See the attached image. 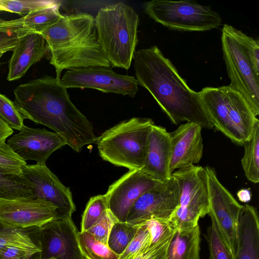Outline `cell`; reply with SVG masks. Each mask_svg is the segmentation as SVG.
<instances>
[{
    "label": "cell",
    "mask_w": 259,
    "mask_h": 259,
    "mask_svg": "<svg viewBox=\"0 0 259 259\" xmlns=\"http://www.w3.org/2000/svg\"><path fill=\"white\" fill-rule=\"evenodd\" d=\"M20 132L10 138L7 144L23 160H34L44 165L56 150L67 145L65 140L56 132L24 125Z\"/></svg>",
    "instance_id": "obj_16"
},
{
    "label": "cell",
    "mask_w": 259,
    "mask_h": 259,
    "mask_svg": "<svg viewBox=\"0 0 259 259\" xmlns=\"http://www.w3.org/2000/svg\"><path fill=\"white\" fill-rule=\"evenodd\" d=\"M176 231L156 244L129 259H165L168 245Z\"/></svg>",
    "instance_id": "obj_40"
},
{
    "label": "cell",
    "mask_w": 259,
    "mask_h": 259,
    "mask_svg": "<svg viewBox=\"0 0 259 259\" xmlns=\"http://www.w3.org/2000/svg\"><path fill=\"white\" fill-rule=\"evenodd\" d=\"M117 220L108 209L106 210L97 223L87 230L97 240L107 244L108 236L112 226Z\"/></svg>",
    "instance_id": "obj_37"
},
{
    "label": "cell",
    "mask_w": 259,
    "mask_h": 259,
    "mask_svg": "<svg viewBox=\"0 0 259 259\" xmlns=\"http://www.w3.org/2000/svg\"><path fill=\"white\" fill-rule=\"evenodd\" d=\"M56 2L45 0H0V12L6 11L25 16L33 11L51 6Z\"/></svg>",
    "instance_id": "obj_32"
},
{
    "label": "cell",
    "mask_w": 259,
    "mask_h": 259,
    "mask_svg": "<svg viewBox=\"0 0 259 259\" xmlns=\"http://www.w3.org/2000/svg\"><path fill=\"white\" fill-rule=\"evenodd\" d=\"M13 133V130L0 118V142L6 141Z\"/></svg>",
    "instance_id": "obj_42"
},
{
    "label": "cell",
    "mask_w": 259,
    "mask_h": 259,
    "mask_svg": "<svg viewBox=\"0 0 259 259\" xmlns=\"http://www.w3.org/2000/svg\"><path fill=\"white\" fill-rule=\"evenodd\" d=\"M170 157L169 133L165 128L154 124L148 137L144 165L140 170L154 181L167 180L172 176L169 170Z\"/></svg>",
    "instance_id": "obj_20"
},
{
    "label": "cell",
    "mask_w": 259,
    "mask_h": 259,
    "mask_svg": "<svg viewBox=\"0 0 259 259\" xmlns=\"http://www.w3.org/2000/svg\"><path fill=\"white\" fill-rule=\"evenodd\" d=\"M236 34L244 49L255 74L259 77L258 40L255 39L237 29H236Z\"/></svg>",
    "instance_id": "obj_36"
},
{
    "label": "cell",
    "mask_w": 259,
    "mask_h": 259,
    "mask_svg": "<svg viewBox=\"0 0 259 259\" xmlns=\"http://www.w3.org/2000/svg\"><path fill=\"white\" fill-rule=\"evenodd\" d=\"M200 259V258H199Z\"/></svg>",
    "instance_id": "obj_46"
},
{
    "label": "cell",
    "mask_w": 259,
    "mask_h": 259,
    "mask_svg": "<svg viewBox=\"0 0 259 259\" xmlns=\"http://www.w3.org/2000/svg\"><path fill=\"white\" fill-rule=\"evenodd\" d=\"M0 259H39V252L16 246L0 248Z\"/></svg>",
    "instance_id": "obj_41"
},
{
    "label": "cell",
    "mask_w": 259,
    "mask_h": 259,
    "mask_svg": "<svg viewBox=\"0 0 259 259\" xmlns=\"http://www.w3.org/2000/svg\"><path fill=\"white\" fill-rule=\"evenodd\" d=\"M25 161L17 155L6 143L0 142V167L11 172L23 175L22 170L26 165Z\"/></svg>",
    "instance_id": "obj_35"
},
{
    "label": "cell",
    "mask_w": 259,
    "mask_h": 259,
    "mask_svg": "<svg viewBox=\"0 0 259 259\" xmlns=\"http://www.w3.org/2000/svg\"><path fill=\"white\" fill-rule=\"evenodd\" d=\"M145 10L155 21L174 30L204 31L222 23L220 15L210 7L190 1L154 0L145 4Z\"/></svg>",
    "instance_id": "obj_7"
},
{
    "label": "cell",
    "mask_w": 259,
    "mask_h": 259,
    "mask_svg": "<svg viewBox=\"0 0 259 259\" xmlns=\"http://www.w3.org/2000/svg\"><path fill=\"white\" fill-rule=\"evenodd\" d=\"M234 259H259V218L256 208L242 205Z\"/></svg>",
    "instance_id": "obj_22"
},
{
    "label": "cell",
    "mask_w": 259,
    "mask_h": 259,
    "mask_svg": "<svg viewBox=\"0 0 259 259\" xmlns=\"http://www.w3.org/2000/svg\"><path fill=\"white\" fill-rule=\"evenodd\" d=\"M49 259H55V258H54V257H51V258H49Z\"/></svg>",
    "instance_id": "obj_45"
},
{
    "label": "cell",
    "mask_w": 259,
    "mask_h": 259,
    "mask_svg": "<svg viewBox=\"0 0 259 259\" xmlns=\"http://www.w3.org/2000/svg\"><path fill=\"white\" fill-rule=\"evenodd\" d=\"M149 229L151 236V246L158 243L176 230L168 220H151L144 224Z\"/></svg>",
    "instance_id": "obj_39"
},
{
    "label": "cell",
    "mask_w": 259,
    "mask_h": 259,
    "mask_svg": "<svg viewBox=\"0 0 259 259\" xmlns=\"http://www.w3.org/2000/svg\"><path fill=\"white\" fill-rule=\"evenodd\" d=\"M50 62L60 78L64 69L92 66L111 67L98 42L97 35L74 47L50 51Z\"/></svg>",
    "instance_id": "obj_19"
},
{
    "label": "cell",
    "mask_w": 259,
    "mask_h": 259,
    "mask_svg": "<svg viewBox=\"0 0 259 259\" xmlns=\"http://www.w3.org/2000/svg\"><path fill=\"white\" fill-rule=\"evenodd\" d=\"M199 94L213 127L238 144L249 138L259 120L239 92L228 85L206 87Z\"/></svg>",
    "instance_id": "obj_4"
},
{
    "label": "cell",
    "mask_w": 259,
    "mask_h": 259,
    "mask_svg": "<svg viewBox=\"0 0 259 259\" xmlns=\"http://www.w3.org/2000/svg\"><path fill=\"white\" fill-rule=\"evenodd\" d=\"M23 177L32 186L34 198L53 203L59 215H71L76 210L72 193L46 164H26L22 170Z\"/></svg>",
    "instance_id": "obj_15"
},
{
    "label": "cell",
    "mask_w": 259,
    "mask_h": 259,
    "mask_svg": "<svg viewBox=\"0 0 259 259\" xmlns=\"http://www.w3.org/2000/svg\"><path fill=\"white\" fill-rule=\"evenodd\" d=\"M71 215H58L40 227L39 259H86Z\"/></svg>",
    "instance_id": "obj_12"
},
{
    "label": "cell",
    "mask_w": 259,
    "mask_h": 259,
    "mask_svg": "<svg viewBox=\"0 0 259 259\" xmlns=\"http://www.w3.org/2000/svg\"><path fill=\"white\" fill-rule=\"evenodd\" d=\"M200 230L199 225L177 230L168 245L165 259H199Z\"/></svg>",
    "instance_id": "obj_24"
},
{
    "label": "cell",
    "mask_w": 259,
    "mask_h": 259,
    "mask_svg": "<svg viewBox=\"0 0 259 259\" xmlns=\"http://www.w3.org/2000/svg\"><path fill=\"white\" fill-rule=\"evenodd\" d=\"M60 3L33 11L22 17L4 20V27L40 33L57 23L62 17L59 12Z\"/></svg>",
    "instance_id": "obj_23"
},
{
    "label": "cell",
    "mask_w": 259,
    "mask_h": 259,
    "mask_svg": "<svg viewBox=\"0 0 259 259\" xmlns=\"http://www.w3.org/2000/svg\"><path fill=\"white\" fill-rule=\"evenodd\" d=\"M48 51L46 42L40 33L29 32L21 36L9 61L7 79L13 81L23 77Z\"/></svg>",
    "instance_id": "obj_21"
},
{
    "label": "cell",
    "mask_w": 259,
    "mask_h": 259,
    "mask_svg": "<svg viewBox=\"0 0 259 259\" xmlns=\"http://www.w3.org/2000/svg\"><path fill=\"white\" fill-rule=\"evenodd\" d=\"M244 155L241 164L247 179L253 183L259 182V122L247 140L243 142Z\"/></svg>",
    "instance_id": "obj_27"
},
{
    "label": "cell",
    "mask_w": 259,
    "mask_h": 259,
    "mask_svg": "<svg viewBox=\"0 0 259 259\" xmlns=\"http://www.w3.org/2000/svg\"><path fill=\"white\" fill-rule=\"evenodd\" d=\"M209 202L208 214L234 253L237 245L239 217L242 205L221 183L212 167H205Z\"/></svg>",
    "instance_id": "obj_9"
},
{
    "label": "cell",
    "mask_w": 259,
    "mask_h": 259,
    "mask_svg": "<svg viewBox=\"0 0 259 259\" xmlns=\"http://www.w3.org/2000/svg\"><path fill=\"white\" fill-rule=\"evenodd\" d=\"M95 23L98 42L111 66L128 70L138 41L137 13L119 2L101 8Z\"/></svg>",
    "instance_id": "obj_3"
},
{
    "label": "cell",
    "mask_w": 259,
    "mask_h": 259,
    "mask_svg": "<svg viewBox=\"0 0 259 259\" xmlns=\"http://www.w3.org/2000/svg\"><path fill=\"white\" fill-rule=\"evenodd\" d=\"M4 54V53H0V59L2 57V56H3V55Z\"/></svg>",
    "instance_id": "obj_44"
},
{
    "label": "cell",
    "mask_w": 259,
    "mask_h": 259,
    "mask_svg": "<svg viewBox=\"0 0 259 259\" xmlns=\"http://www.w3.org/2000/svg\"><path fill=\"white\" fill-rule=\"evenodd\" d=\"M202 127L195 123L181 124L169 133L171 142L169 170L172 174L176 169L198 163L203 155Z\"/></svg>",
    "instance_id": "obj_18"
},
{
    "label": "cell",
    "mask_w": 259,
    "mask_h": 259,
    "mask_svg": "<svg viewBox=\"0 0 259 259\" xmlns=\"http://www.w3.org/2000/svg\"><path fill=\"white\" fill-rule=\"evenodd\" d=\"M4 20L0 18V53L4 54L8 51H13L19 38L31 32L4 27L2 24Z\"/></svg>",
    "instance_id": "obj_38"
},
{
    "label": "cell",
    "mask_w": 259,
    "mask_h": 259,
    "mask_svg": "<svg viewBox=\"0 0 259 259\" xmlns=\"http://www.w3.org/2000/svg\"><path fill=\"white\" fill-rule=\"evenodd\" d=\"M58 215L56 206L40 198L0 200V220L14 226L40 227Z\"/></svg>",
    "instance_id": "obj_17"
},
{
    "label": "cell",
    "mask_w": 259,
    "mask_h": 259,
    "mask_svg": "<svg viewBox=\"0 0 259 259\" xmlns=\"http://www.w3.org/2000/svg\"><path fill=\"white\" fill-rule=\"evenodd\" d=\"M133 60L139 85L149 92L172 123L186 121L213 127L199 92L188 86L157 46L136 51Z\"/></svg>",
    "instance_id": "obj_2"
},
{
    "label": "cell",
    "mask_w": 259,
    "mask_h": 259,
    "mask_svg": "<svg viewBox=\"0 0 259 259\" xmlns=\"http://www.w3.org/2000/svg\"><path fill=\"white\" fill-rule=\"evenodd\" d=\"M60 80L67 89L90 88L131 97L135 96L139 89L135 77L118 74L110 67L104 66L69 69Z\"/></svg>",
    "instance_id": "obj_11"
},
{
    "label": "cell",
    "mask_w": 259,
    "mask_h": 259,
    "mask_svg": "<svg viewBox=\"0 0 259 259\" xmlns=\"http://www.w3.org/2000/svg\"><path fill=\"white\" fill-rule=\"evenodd\" d=\"M179 203V189L174 176L158 182L134 203L126 222L141 226L151 220H168Z\"/></svg>",
    "instance_id": "obj_10"
},
{
    "label": "cell",
    "mask_w": 259,
    "mask_h": 259,
    "mask_svg": "<svg viewBox=\"0 0 259 259\" xmlns=\"http://www.w3.org/2000/svg\"><path fill=\"white\" fill-rule=\"evenodd\" d=\"M140 169L129 170L112 183L105 194L108 209L121 222H126L135 201L157 183Z\"/></svg>",
    "instance_id": "obj_13"
},
{
    "label": "cell",
    "mask_w": 259,
    "mask_h": 259,
    "mask_svg": "<svg viewBox=\"0 0 259 259\" xmlns=\"http://www.w3.org/2000/svg\"><path fill=\"white\" fill-rule=\"evenodd\" d=\"M80 250L86 259H119V255L87 231L78 232Z\"/></svg>",
    "instance_id": "obj_28"
},
{
    "label": "cell",
    "mask_w": 259,
    "mask_h": 259,
    "mask_svg": "<svg viewBox=\"0 0 259 259\" xmlns=\"http://www.w3.org/2000/svg\"><path fill=\"white\" fill-rule=\"evenodd\" d=\"M223 58L231 83L229 86L245 99L254 114H259V77L240 42L236 29L225 24L222 31Z\"/></svg>",
    "instance_id": "obj_8"
},
{
    "label": "cell",
    "mask_w": 259,
    "mask_h": 259,
    "mask_svg": "<svg viewBox=\"0 0 259 259\" xmlns=\"http://www.w3.org/2000/svg\"><path fill=\"white\" fill-rule=\"evenodd\" d=\"M151 236L147 226H139L137 232L125 250L119 256V259H129L150 247Z\"/></svg>",
    "instance_id": "obj_34"
},
{
    "label": "cell",
    "mask_w": 259,
    "mask_h": 259,
    "mask_svg": "<svg viewBox=\"0 0 259 259\" xmlns=\"http://www.w3.org/2000/svg\"><path fill=\"white\" fill-rule=\"evenodd\" d=\"M211 222L205 236L209 248V259H234V253L222 236L215 223L211 219Z\"/></svg>",
    "instance_id": "obj_30"
},
{
    "label": "cell",
    "mask_w": 259,
    "mask_h": 259,
    "mask_svg": "<svg viewBox=\"0 0 259 259\" xmlns=\"http://www.w3.org/2000/svg\"><path fill=\"white\" fill-rule=\"evenodd\" d=\"M107 209L108 205L105 194L91 197L82 215L80 231H87L93 226Z\"/></svg>",
    "instance_id": "obj_31"
},
{
    "label": "cell",
    "mask_w": 259,
    "mask_h": 259,
    "mask_svg": "<svg viewBox=\"0 0 259 259\" xmlns=\"http://www.w3.org/2000/svg\"><path fill=\"white\" fill-rule=\"evenodd\" d=\"M237 195L240 201L245 203L249 202L250 200L251 197L250 191L246 189H242L239 190L237 192Z\"/></svg>",
    "instance_id": "obj_43"
},
{
    "label": "cell",
    "mask_w": 259,
    "mask_h": 259,
    "mask_svg": "<svg viewBox=\"0 0 259 259\" xmlns=\"http://www.w3.org/2000/svg\"><path fill=\"white\" fill-rule=\"evenodd\" d=\"M33 197L32 186L23 175L0 167V200Z\"/></svg>",
    "instance_id": "obj_26"
},
{
    "label": "cell",
    "mask_w": 259,
    "mask_h": 259,
    "mask_svg": "<svg viewBox=\"0 0 259 259\" xmlns=\"http://www.w3.org/2000/svg\"><path fill=\"white\" fill-rule=\"evenodd\" d=\"M16 246L40 252V227L22 228L0 220V248Z\"/></svg>",
    "instance_id": "obj_25"
},
{
    "label": "cell",
    "mask_w": 259,
    "mask_h": 259,
    "mask_svg": "<svg viewBox=\"0 0 259 259\" xmlns=\"http://www.w3.org/2000/svg\"><path fill=\"white\" fill-rule=\"evenodd\" d=\"M179 189V203L169 222L176 230L195 227L201 218L208 214L209 202L205 167L195 165L172 172Z\"/></svg>",
    "instance_id": "obj_6"
},
{
    "label": "cell",
    "mask_w": 259,
    "mask_h": 259,
    "mask_svg": "<svg viewBox=\"0 0 259 259\" xmlns=\"http://www.w3.org/2000/svg\"><path fill=\"white\" fill-rule=\"evenodd\" d=\"M0 118L10 128L20 131L25 119L14 103L0 94Z\"/></svg>",
    "instance_id": "obj_33"
},
{
    "label": "cell",
    "mask_w": 259,
    "mask_h": 259,
    "mask_svg": "<svg viewBox=\"0 0 259 259\" xmlns=\"http://www.w3.org/2000/svg\"><path fill=\"white\" fill-rule=\"evenodd\" d=\"M138 228L139 226L127 222H116L108 236L107 243L108 247L119 256L134 238Z\"/></svg>",
    "instance_id": "obj_29"
},
{
    "label": "cell",
    "mask_w": 259,
    "mask_h": 259,
    "mask_svg": "<svg viewBox=\"0 0 259 259\" xmlns=\"http://www.w3.org/2000/svg\"><path fill=\"white\" fill-rule=\"evenodd\" d=\"M14 103L24 119L46 125L79 152L96 143L92 123L72 103L60 78L46 76L19 85Z\"/></svg>",
    "instance_id": "obj_1"
},
{
    "label": "cell",
    "mask_w": 259,
    "mask_h": 259,
    "mask_svg": "<svg viewBox=\"0 0 259 259\" xmlns=\"http://www.w3.org/2000/svg\"><path fill=\"white\" fill-rule=\"evenodd\" d=\"M154 124L151 119L133 117L106 130L96 140L100 157L117 166L140 170Z\"/></svg>",
    "instance_id": "obj_5"
},
{
    "label": "cell",
    "mask_w": 259,
    "mask_h": 259,
    "mask_svg": "<svg viewBox=\"0 0 259 259\" xmlns=\"http://www.w3.org/2000/svg\"><path fill=\"white\" fill-rule=\"evenodd\" d=\"M40 34L49 52L77 46L97 34L94 17L82 13L62 15L57 23Z\"/></svg>",
    "instance_id": "obj_14"
}]
</instances>
